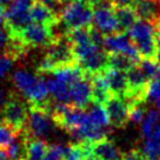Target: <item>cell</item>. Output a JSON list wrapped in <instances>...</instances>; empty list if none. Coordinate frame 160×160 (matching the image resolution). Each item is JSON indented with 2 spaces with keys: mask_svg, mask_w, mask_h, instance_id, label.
<instances>
[{
  "mask_svg": "<svg viewBox=\"0 0 160 160\" xmlns=\"http://www.w3.org/2000/svg\"><path fill=\"white\" fill-rule=\"evenodd\" d=\"M13 84L17 90L20 91L25 97L28 105L39 106L47 110L50 102V91L46 84V80L41 75H34L24 70L14 72L12 75Z\"/></svg>",
  "mask_w": 160,
  "mask_h": 160,
  "instance_id": "7a4b0ae2",
  "label": "cell"
},
{
  "mask_svg": "<svg viewBox=\"0 0 160 160\" xmlns=\"http://www.w3.org/2000/svg\"><path fill=\"white\" fill-rule=\"evenodd\" d=\"M114 13L119 30L122 33H127L132 26L139 19L133 6H114Z\"/></svg>",
  "mask_w": 160,
  "mask_h": 160,
  "instance_id": "ac0fdd59",
  "label": "cell"
},
{
  "mask_svg": "<svg viewBox=\"0 0 160 160\" xmlns=\"http://www.w3.org/2000/svg\"><path fill=\"white\" fill-rule=\"evenodd\" d=\"M160 122V113L159 111L151 110L146 113L145 119L141 122V134L145 137L146 139L150 138L152 132L154 131L155 126Z\"/></svg>",
  "mask_w": 160,
  "mask_h": 160,
  "instance_id": "603a6c76",
  "label": "cell"
},
{
  "mask_svg": "<svg viewBox=\"0 0 160 160\" xmlns=\"http://www.w3.org/2000/svg\"><path fill=\"white\" fill-rule=\"evenodd\" d=\"M31 0H13L6 10L5 26L8 35H17L32 22L31 19Z\"/></svg>",
  "mask_w": 160,
  "mask_h": 160,
  "instance_id": "8992f818",
  "label": "cell"
},
{
  "mask_svg": "<svg viewBox=\"0 0 160 160\" xmlns=\"http://www.w3.org/2000/svg\"><path fill=\"white\" fill-rule=\"evenodd\" d=\"M94 7L91 0H71L66 2L60 14V21L62 22L66 32L80 27L92 25Z\"/></svg>",
  "mask_w": 160,
  "mask_h": 160,
  "instance_id": "277c9868",
  "label": "cell"
},
{
  "mask_svg": "<svg viewBox=\"0 0 160 160\" xmlns=\"http://www.w3.org/2000/svg\"><path fill=\"white\" fill-rule=\"evenodd\" d=\"M0 160H10L8 159V155H7V152L2 148H0Z\"/></svg>",
  "mask_w": 160,
  "mask_h": 160,
  "instance_id": "8d00e7d4",
  "label": "cell"
},
{
  "mask_svg": "<svg viewBox=\"0 0 160 160\" xmlns=\"http://www.w3.org/2000/svg\"><path fill=\"white\" fill-rule=\"evenodd\" d=\"M8 39H10V35L7 33L6 28H1L0 27V48H5V46L7 45L8 42Z\"/></svg>",
  "mask_w": 160,
  "mask_h": 160,
  "instance_id": "836d02e7",
  "label": "cell"
},
{
  "mask_svg": "<svg viewBox=\"0 0 160 160\" xmlns=\"http://www.w3.org/2000/svg\"><path fill=\"white\" fill-rule=\"evenodd\" d=\"M93 101L91 77L86 74L84 78L73 82L70 87V105L79 108H86Z\"/></svg>",
  "mask_w": 160,
  "mask_h": 160,
  "instance_id": "7c38bea8",
  "label": "cell"
},
{
  "mask_svg": "<svg viewBox=\"0 0 160 160\" xmlns=\"http://www.w3.org/2000/svg\"><path fill=\"white\" fill-rule=\"evenodd\" d=\"M8 97H10V94L5 90H1L0 88V112L2 110V107H4L6 101H7V99H8Z\"/></svg>",
  "mask_w": 160,
  "mask_h": 160,
  "instance_id": "e575fe53",
  "label": "cell"
},
{
  "mask_svg": "<svg viewBox=\"0 0 160 160\" xmlns=\"http://www.w3.org/2000/svg\"><path fill=\"white\" fill-rule=\"evenodd\" d=\"M48 144L40 138L26 137V151L24 160H42L48 150Z\"/></svg>",
  "mask_w": 160,
  "mask_h": 160,
  "instance_id": "d6986e66",
  "label": "cell"
},
{
  "mask_svg": "<svg viewBox=\"0 0 160 160\" xmlns=\"http://www.w3.org/2000/svg\"><path fill=\"white\" fill-rule=\"evenodd\" d=\"M46 84L53 99L59 102L70 104V85L61 82L55 78H48L46 80Z\"/></svg>",
  "mask_w": 160,
  "mask_h": 160,
  "instance_id": "ffe728a7",
  "label": "cell"
},
{
  "mask_svg": "<svg viewBox=\"0 0 160 160\" xmlns=\"http://www.w3.org/2000/svg\"><path fill=\"white\" fill-rule=\"evenodd\" d=\"M53 28L54 27L38 24V22H31L30 25L26 26L17 35L30 48H47L59 37L55 34Z\"/></svg>",
  "mask_w": 160,
  "mask_h": 160,
  "instance_id": "52a82bcc",
  "label": "cell"
},
{
  "mask_svg": "<svg viewBox=\"0 0 160 160\" xmlns=\"http://www.w3.org/2000/svg\"><path fill=\"white\" fill-rule=\"evenodd\" d=\"M41 4H44L46 7H48L52 12H54L55 14L60 18V14L64 10L65 2H62L61 0H38Z\"/></svg>",
  "mask_w": 160,
  "mask_h": 160,
  "instance_id": "f546056e",
  "label": "cell"
},
{
  "mask_svg": "<svg viewBox=\"0 0 160 160\" xmlns=\"http://www.w3.org/2000/svg\"><path fill=\"white\" fill-rule=\"evenodd\" d=\"M133 8L139 19L147 20L154 26L160 25V0H138Z\"/></svg>",
  "mask_w": 160,
  "mask_h": 160,
  "instance_id": "5bb4252c",
  "label": "cell"
},
{
  "mask_svg": "<svg viewBox=\"0 0 160 160\" xmlns=\"http://www.w3.org/2000/svg\"><path fill=\"white\" fill-rule=\"evenodd\" d=\"M54 121L48 111L44 107L30 105V113L22 133L27 138H44L52 132ZM55 125V124H54Z\"/></svg>",
  "mask_w": 160,
  "mask_h": 160,
  "instance_id": "ba28073f",
  "label": "cell"
},
{
  "mask_svg": "<svg viewBox=\"0 0 160 160\" xmlns=\"http://www.w3.org/2000/svg\"><path fill=\"white\" fill-rule=\"evenodd\" d=\"M147 99L152 101L160 100V79L152 80L147 87Z\"/></svg>",
  "mask_w": 160,
  "mask_h": 160,
  "instance_id": "f1b7e54d",
  "label": "cell"
},
{
  "mask_svg": "<svg viewBox=\"0 0 160 160\" xmlns=\"http://www.w3.org/2000/svg\"><path fill=\"white\" fill-rule=\"evenodd\" d=\"M19 134V132H17L10 125L0 120V148L6 150Z\"/></svg>",
  "mask_w": 160,
  "mask_h": 160,
  "instance_id": "cb8c5ba5",
  "label": "cell"
},
{
  "mask_svg": "<svg viewBox=\"0 0 160 160\" xmlns=\"http://www.w3.org/2000/svg\"><path fill=\"white\" fill-rule=\"evenodd\" d=\"M111 125L115 128H124L130 121V105L124 97L111 94L105 104Z\"/></svg>",
  "mask_w": 160,
  "mask_h": 160,
  "instance_id": "9c48e42d",
  "label": "cell"
},
{
  "mask_svg": "<svg viewBox=\"0 0 160 160\" xmlns=\"http://www.w3.org/2000/svg\"><path fill=\"white\" fill-rule=\"evenodd\" d=\"M5 20H6V8L4 6L0 5V25L5 24Z\"/></svg>",
  "mask_w": 160,
  "mask_h": 160,
  "instance_id": "d590c367",
  "label": "cell"
},
{
  "mask_svg": "<svg viewBox=\"0 0 160 160\" xmlns=\"http://www.w3.org/2000/svg\"><path fill=\"white\" fill-rule=\"evenodd\" d=\"M127 34L134 42L141 59L157 60L158 44L155 35V26L152 22L144 19H138L127 32Z\"/></svg>",
  "mask_w": 160,
  "mask_h": 160,
  "instance_id": "3957f363",
  "label": "cell"
},
{
  "mask_svg": "<svg viewBox=\"0 0 160 160\" xmlns=\"http://www.w3.org/2000/svg\"><path fill=\"white\" fill-rule=\"evenodd\" d=\"M12 2H13V0H0V5L4 6L5 8H8Z\"/></svg>",
  "mask_w": 160,
  "mask_h": 160,
  "instance_id": "74e56055",
  "label": "cell"
},
{
  "mask_svg": "<svg viewBox=\"0 0 160 160\" xmlns=\"http://www.w3.org/2000/svg\"><path fill=\"white\" fill-rule=\"evenodd\" d=\"M92 26H94L97 30H99L105 35L119 33L120 30L114 13V7H94Z\"/></svg>",
  "mask_w": 160,
  "mask_h": 160,
  "instance_id": "8fae6325",
  "label": "cell"
},
{
  "mask_svg": "<svg viewBox=\"0 0 160 160\" xmlns=\"http://www.w3.org/2000/svg\"><path fill=\"white\" fill-rule=\"evenodd\" d=\"M144 104L145 102H135L130 106V121H132L135 125L142 122V120L145 119L147 112Z\"/></svg>",
  "mask_w": 160,
  "mask_h": 160,
  "instance_id": "d4e9b609",
  "label": "cell"
},
{
  "mask_svg": "<svg viewBox=\"0 0 160 160\" xmlns=\"http://www.w3.org/2000/svg\"><path fill=\"white\" fill-rule=\"evenodd\" d=\"M104 50L107 53H124L132 57L135 60H140L139 52L127 33L119 32L114 34L106 35Z\"/></svg>",
  "mask_w": 160,
  "mask_h": 160,
  "instance_id": "30bf717a",
  "label": "cell"
},
{
  "mask_svg": "<svg viewBox=\"0 0 160 160\" xmlns=\"http://www.w3.org/2000/svg\"><path fill=\"white\" fill-rule=\"evenodd\" d=\"M65 160H84V151L80 142L71 144L66 148Z\"/></svg>",
  "mask_w": 160,
  "mask_h": 160,
  "instance_id": "83f0119b",
  "label": "cell"
},
{
  "mask_svg": "<svg viewBox=\"0 0 160 160\" xmlns=\"http://www.w3.org/2000/svg\"><path fill=\"white\" fill-rule=\"evenodd\" d=\"M30 13L31 19H32L33 22L42 24V25L51 26V27H55L60 22L59 17L55 14L54 12H52L48 7H46L44 4L38 1V0L32 2Z\"/></svg>",
  "mask_w": 160,
  "mask_h": 160,
  "instance_id": "9a60e30c",
  "label": "cell"
},
{
  "mask_svg": "<svg viewBox=\"0 0 160 160\" xmlns=\"http://www.w3.org/2000/svg\"><path fill=\"white\" fill-rule=\"evenodd\" d=\"M66 148L67 147H65L64 145L52 144L48 146V150L42 160H65Z\"/></svg>",
  "mask_w": 160,
  "mask_h": 160,
  "instance_id": "484cf974",
  "label": "cell"
},
{
  "mask_svg": "<svg viewBox=\"0 0 160 160\" xmlns=\"http://www.w3.org/2000/svg\"><path fill=\"white\" fill-rule=\"evenodd\" d=\"M147 139L151 140V141H153L154 144L160 146V122L155 126L154 131L152 132V134L150 135V138H147Z\"/></svg>",
  "mask_w": 160,
  "mask_h": 160,
  "instance_id": "d6a6232c",
  "label": "cell"
},
{
  "mask_svg": "<svg viewBox=\"0 0 160 160\" xmlns=\"http://www.w3.org/2000/svg\"><path fill=\"white\" fill-rule=\"evenodd\" d=\"M30 113V105L27 106L24 100L14 93H10V97L2 110L0 112V120H2L17 132L21 133L25 130Z\"/></svg>",
  "mask_w": 160,
  "mask_h": 160,
  "instance_id": "5b68a950",
  "label": "cell"
},
{
  "mask_svg": "<svg viewBox=\"0 0 160 160\" xmlns=\"http://www.w3.org/2000/svg\"><path fill=\"white\" fill-rule=\"evenodd\" d=\"M157 107H158V111H159V113H160V100L157 101Z\"/></svg>",
  "mask_w": 160,
  "mask_h": 160,
  "instance_id": "f35d334b",
  "label": "cell"
},
{
  "mask_svg": "<svg viewBox=\"0 0 160 160\" xmlns=\"http://www.w3.org/2000/svg\"><path fill=\"white\" fill-rule=\"evenodd\" d=\"M31 1H35V0H31Z\"/></svg>",
  "mask_w": 160,
  "mask_h": 160,
  "instance_id": "60d3db41",
  "label": "cell"
},
{
  "mask_svg": "<svg viewBox=\"0 0 160 160\" xmlns=\"http://www.w3.org/2000/svg\"><path fill=\"white\" fill-rule=\"evenodd\" d=\"M91 77V85H92V99L98 104H105L107 99L111 97V91L106 82L105 77L102 73H98Z\"/></svg>",
  "mask_w": 160,
  "mask_h": 160,
  "instance_id": "e0dca14e",
  "label": "cell"
},
{
  "mask_svg": "<svg viewBox=\"0 0 160 160\" xmlns=\"http://www.w3.org/2000/svg\"><path fill=\"white\" fill-rule=\"evenodd\" d=\"M13 61L14 60L7 54H5V53L2 55H0V80L2 79L7 74V72L11 70Z\"/></svg>",
  "mask_w": 160,
  "mask_h": 160,
  "instance_id": "4dcf8cb0",
  "label": "cell"
},
{
  "mask_svg": "<svg viewBox=\"0 0 160 160\" xmlns=\"http://www.w3.org/2000/svg\"><path fill=\"white\" fill-rule=\"evenodd\" d=\"M102 74L105 77V80L108 85L111 93L120 97H125L127 91H128V79H127V73L124 71H119L108 67L106 68Z\"/></svg>",
  "mask_w": 160,
  "mask_h": 160,
  "instance_id": "4fadbf2b",
  "label": "cell"
},
{
  "mask_svg": "<svg viewBox=\"0 0 160 160\" xmlns=\"http://www.w3.org/2000/svg\"><path fill=\"white\" fill-rule=\"evenodd\" d=\"M92 151L101 160H124V154L107 138L92 141Z\"/></svg>",
  "mask_w": 160,
  "mask_h": 160,
  "instance_id": "2e32d148",
  "label": "cell"
},
{
  "mask_svg": "<svg viewBox=\"0 0 160 160\" xmlns=\"http://www.w3.org/2000/svg\"><path fill=\"white\" fill-rule=\"evenodd\" d=\"M140 60H135L132 57L124 53H108V67L127 72L135 66Z\"/></svg>",
  "mask_w": 160,
  "mask_h": 160,
  "instance_id": "7402d4cb",
  "label": "cell"
},
{
  "mask_svg": "<svg viewBox=\"0 0 160 160\" xmlns=\"http://www.w3.org/2000/svg\"><path fill=\"white\" fill-rule=\"evenodd\" d=\"M86 110H87V113H88V117H90L91 121H92L95 126L106 128V127L111 124L105 105L92 101L90 105L86 107Z\"/></svg>",
  "mask_w": 160,
  "mask_h": 160,
  "instance_id": "44dd1931",
  "label": "cell"
},
{
  "mask_svg": "<svg viewBox=\"0 0 160 160\" xmlns=\"http://www.w3.org/2000/svg\"><path fill=\"white\" fill-rule=\"evenodd\" d=\"M124 160H148L142 151L131 150L124 154Z\"/></svg>",
  "mask_w": 160,
  "mask_h": 160,
  "instance_id": "1f68e13d",
  "label": "cell"
},
{
  "mask_svg": "<svg viewBox=\"0 0 160 160\" xmlns=\"http://www.w3.org/2000/svg\"><path fill=\"white\" fill-rule=\"evenodd\" d=\"M61 1H62V2H65V4H66V2H68V1H71V0H61Z\"/></svg>",
  "mask_w": 160,
  "mask_h": 160,
  "instance_id": "ab89813d",
  "label": "cell"
},
{
  "mask_svg": "<svg viewBox=\"0 0 160 160\" xmlns=\"http://www.w3.org/2000/svg\"><path fill=\"white\" fill-rule=\"evenodd\" d=\"M73 65H78V59L72 42L64 33L62 35H59L52 45L47 47L45 55L40 59L35 70L38 74L44 75L47 73H53L55 70Z\"/></svg>",
  "mask_w": 160,
  "mask_h": 160,
  "instance_id": "6da1fadb",
  "label": "cell"
},
{
  "mask_svg": "<svg viewBox=\"0 0 160 160\" xmlns=\"http://www.w3.org/2000/svg\"><path fill=\"white\" fill-rule=\"evenodd\" d=\"M144 154L147 157L148 160H159L160 159V146L154 144L153 141L146 139L142 147Z\"/></svg>",
  "mask_w": 160,
  "mask_h": 160,
  "instance_id": "4316f807",
  "label": "cell"
}]
</instances>
